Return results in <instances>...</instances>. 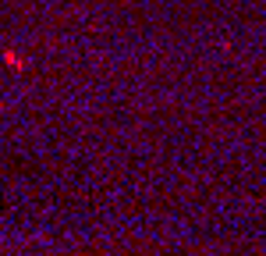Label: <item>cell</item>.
I'll list each match as a JSON object with an SVG mask.
<instances>
[{
	"label": "cell",
	"instance_id": "cell-1",
	"mask_svg": "<svg viewBox=\"0 0 266 256\" xmlns=\"http://www.w3.org/2000/svg\"><path fill=\"white\" fill-rule=\"evenodd\" d=\"M4 61H7V64H11V68H22V57H18V54H11V50H7V54H4Z\"/></svg>",
	"mask_w": 266,
	"mask_h": 256
}]
</instances>
